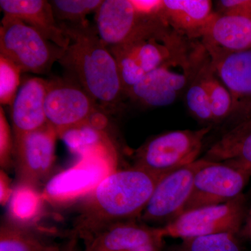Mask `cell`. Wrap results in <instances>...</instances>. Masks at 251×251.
Here are the masks:
<instances>
[{
	"label": "cell",
	"mask_w": 251,
	"mask_h": 251,
	"mask_svg": "<svg viewBox=\"0 0 251 251\" xmlns=\"http://www.w3.org/2000/svg\"><path fill=\"white\" fill-rule=\"evenodd\" d=\"M4 14L14 16L39 31L48 40L66 49L71 40L54 17L52 5L46 0H1Z\"/></svg>",
	"instance_id": "17"
},
{
	"label": "cell",
	"mask_w": 251,
	"mask_h": 251,
	"mask_svg": "<svg viewBox=\"0 0 251 251\" xmlns=\"http://www.w3.org/2000/svg\"><path fill=\"white\" fill-rule=\"evenodd\" d=\"M50 2L59 25L82 26L89 24L86 17L96 12L103 0H52Z\"/></svg>",
	"instance_id": "23"
},
{
	"label": "cell",
	"mask_w": 251,
	"mask_h": 251,
	"mask_svg": "<svg viewBox=\"0 0 251 251\" xmlns=\"http://www.w3.org/2000/svg\"><path fill=\"white\" fill-rule=\"evenodd\" d=\"M21 71L11 61L0 55V103L12 105L21 84Z\"/></svg>",
	"instance_id": "28"
},
{
	"label": "cell",
	"mask_w": 251,
	"mask_h": 251,
	"mask_svg": "<svg viewBox=\"0 0 251 251\" xmlns=\"http://www.w3.org/2000/svg\"><path fill=\"white\" fill-rule=\"evenodd\" d=\"M103 129L97 126L84 125L64 132L59 138L71 151L82 158L100 156L117 161L116 149Z\"/></svg>",
	"instance_id": "19"
},
{
	"label": "cell",
	"mask_w": 251,
	"mask_h": 251,
	"mask_svg": "<svg viewBox=\"0 0 251 251\" xmlns=\"http://www.w3.org/2000/svg\"><path fill=\"white\" fill-rule=\"evenodd\" d=\"M211 126L198 130H175L157 135L137 150L134 166L164 176L198 160Z\"/></svg>",
	"instance_id": "5"
},
{
	"label": "cell",
	"mask_w": 251,
	"mask_h": 251,
	"mask_svg": "<svg viewBox=\"0 0 251 251\" xmlns=\"http://www.w3.org/2000/svg\"><path fill=\"white\" fill-rule=\"evenodd\" d=\"M71 43L59 60L104 111H115L126 96L116 61L96 27L59 25Z\"/></svg>",
	"instance_id": "2"
},
{
	"label": "cell",
	"mask_w": 251,
	"mask_h": 251,
	"mask_svg": "<svg viewBox=\"0 0 251 251\" xmlns=\"http://www.w3.org/2000/svg\"><path fill=\"white\" fill-rule=\"evenodd\" d=\"M251 168L234 161H208L195 176L185 211L228 202L242 195Z\"/></svg>",
	"instance_id": "8"
},
{
	"label": "cell",
	"mask_w": 251,
	"mask_h": 251,
	"mask_svg": "<svg viewBox=\"0 0 251 251\" xmlns=\"http://www.w3.org/2000/svg\"><path fill=\"white\" fill-rule=\"evenodd\" d=\"M57 137L49 124L14 137V163L19 186L37 190L47 181L53 170Z\"/></svg>",
	"instance_id": "9"
},
{
	"label": "cell",
	"mask_w": 251,
	"mask_h": 251,
	"mask_svg": "<svg viewBox=\"0 0 251 251\" xmlns=\"http://www.w3.org/2000/svg\"><path fill=\"white\" fill-rule=\"evenodd\" d=\"M164 176L134 166L107 175L82 198L74 226L75 235L81 237L114 223L140 218Z\"/></svg>",
	"instance_id": "1"
},
{
	"label": "cell",
	"mask_w": 251,
	"mask_h": 251,
	"mask_svg": "<svg viewBox=\"0 0 251 251\" xmlns=\"http://www.w3.org/2000/svg\"><path fill=\"white\" fill-rule=\"evenodd\" d=\"M48 87L49 80L41 77L23 80L11 105L14 137L40 129L49 124L45 111Z\"/></svg>",
	"instance_id": "16"
},
{
	"label": "cell",
	"mask_w": 251,
	"mask_h": 251,
	"mask_svg": "<svg viewBox=\"0 0 251 251\" xmlns=\"http://www.w3.org/2000/svg\"><path fill=\"white\" fill-rule=\"evenodd\" d=\"M45 111L48 123L58 137L82 126L104 128L107 125L103 109L76 82L49 80Z\"/></svg>",
	"instance_id": "6"
},
{
	"label": "cell",
	"mask_w": 251,
	"mask_h": 251,
	"mask_svg": "<svg viewBox=\"0 0 251 251\" xmlns=\"http://www.w3.org/2000/svg\"><path fill=\"white\" fill-rule=\"evenodd\" d=\"M1 194H0V201L1 204H5L9 199H11L13 193H11L9 187V179L3 171H1Z\"/></svg>",
	"instance_id": "33"
},
{
	"label": "cell",
	"mask_w": 251,
	"mask_h": 251,
	"mask_svg": "<svg viewBox=\"0 0 251 251\" xmlns=\"http://www.w3.org/2000/svg\"><path fill=\"white\" fill-rule=\"evenodd\" d=\"M247 210L245 197L242 194L224 204L185 211L161 227L162 232L164 237L182 240L222 232L238 234Z\"/></svg>",
	"instance_id": "7"
},
{
	"label": "cell",
	"mask_w": 251,
	"mask_h": 251,
	"mask_svg": "<svg viewBox=\"0 0 251 251\" xmlns=\"http://www.w3.org/2000/svg\"><path fill=\"white\" fill-rule=\"evenodd\" d=\"M95 14L97 33L108 48L133 40L156 18L140 17L130 0H103Z\"/></svg>",
	"instance_id": "12"
},
{
	"label": "cell",
	"mask_w": 251,
	"mask_h": 251,
	"mask_svg": "<svg viewBox=\"0 0 251 251\" xmlns=\"http://www.w3.org/2000/svg\"><path fill=\"white\" fill-rule=\"evenodd\" d=\"M45 251H64L61 250V249H59L58 247H55V246L54 245H51L50 247L49 248H48ZM65 251H74L72 250V249H71V248H69V249H67V250H65Z\"/></svg>",
	"instance_id": "35"
},
{
	"label": "cell",
	"mask_w": 251,
	"mask_h": 251,
	"mask_svg": "<svg viewBox=\"0 0 251 251\" xmlns=\"http://www.w3.org/2000/svg\"><path fill=\"white\" fill-rule=\"evenodd\" d=\"M163 238H159L145 245L129 251H161L163 248Z\"/></svg>",
	"instance_id": "34"
},
{
	"label": "cell",
	"mask_w": 251,
	"mask_h": 251,
	"mask_svg": "<svg viewBox=\"0 0 251 251\" xmlns=\"http://www.w3.org/2000/svg\"><path fill=\"white\" fill-rule=\"evenodd\" d=\"M137 14L144 18L161 17L163 0H130Z\"/></svg>",
	"instance_id": "31"
},
{
	"label": "cell",
	"mask_w": 251,
	"mask_h": 251,
	"mask_svg": "<svg viewBox=\"0 0 251 251\" xmlns=\"http://www.w3.org/2000/svg\"><path fill=\"white\" fill-rule=\"evenodd\" d=\"M14 143L12 141L11 128L3 108H0V164L4 169L9 168L14 157Z\"/></svg>",
	"instance_id": "29"
},
{
	"label": "cell",
	"mask_w": 251,
	"mask_h": 251,
	"mask_svg": "<svg viewBox=\"0 0 251 251\" xmlns=\"http://www.w3.org/2000/svg\"><path fill=\"white\" fill-rule=\"evenodd\" d=\"M216 3L217 14L238 15L251 18V0H220Z\"/></svg>",
	"instance_id": "30"
},
{
	"label": "cell",
	"mask_w": 251,
	"mask_h": 251,
	"mask_svg": "<svg viewBox=\"0 0 251 251\" xmlns=\"http://www.w3.org/2000/svg\"><path fill=\"white\" fill-rule=\"evenodd\" d=\"M208 161L198 159L165 175L156 185L140 220L166 226L179 217L191 197L195 176Z\"/></svg>",
	"instance_id": "10"
},
{
	"label": "cell",
	"mask_w": 251,
	"mask_h": 251,
	"mask_svg": "<svg viewBox=\"0 0 251 251\" xmlns=\"http://www.w3.org/2000/svg\"><path fill=\"white\" fill-rule=\"evenodd\" d=\"M115 162L105 157H84L76 166L52 178L46 185L44 195L47 199L57 202L85 196L110 174L101 171L103 167L115 171Z\"/></svg>",
	"instance_id": "13"
},
{
	"label": "cell",
	"mask_w": 251,
	"mask_h": 251,
	"mask_svg": "<svg viewBox=\"0 0 251 251\" xmlns=\"http://www.w3.org/2000/svg\"><path fill=\"white\" fill-rule=\"evenodd\" d=\"M201 72L210 102L213 122L214 124L220 123L229 119L232 108V97L227 87L214 72L210 58L204 64Z\"/></svg>",
	"instance_id": "22"
},
{
	"label": "cell",
	"mask_w": 251,
	"mask_h": 251,
	"mask_svg": "<svg viewBox=\"0 0 251 251\" xmlns=\"http://www.w3.org/2000/svg\"><path fill=\"white\" fill-rule=\"evenodd\" d=\"M50 246L29 225L9 218L0 227V251H45Z\"/></svg>",
	"instance_id": "21"
},
{
	"label": "cell",
	"mask_w": 251,
	"mask_h": 251,
	"mask_svg": "<svg viewBox=\"0 0 251 251\" xmlns=\"http://www.w3.org/2000/svg\"><path fill=\"white\" fill-rule=\"evenodd\" d=\"M238 236L243 242H247L251 244V207L247 209Z\"/></svg>",
	"instance_id": "32"
},
{
	"label": "cell",
	"mask_w": 251,
	"mask_h": 251,
	"mask_svg": "<svg viewBox=\"0 0 251 251\" xmlns=\"http://www.w3.org/2000/svg\"><path fill=\"white\" fill-rule=\"evenodd\" d=\"M80 238L84 241L83 251H129L165 237L161 227L130 220L103 226Z\"/></svg>",
	"instance_id": "14"
},
{
	"label": "cell",
	"mask_w": 251,
	"mask_h": 251,
	"mask_svg": "<svg viewBox=\"0 0 251 251\" xmlns=\"http://www.w3.org/2000/svg\"><path fill=\"white\" fill-rule=\"evenodd\" d=\"M116 61L119 75L126 96L146 75L135 57L124 45L109 47Z\"/></svg>",
	"instance_id": "27"
},
{
	"label": "cell",
	"mask_w": 251,
	"mask_h": 251,
	"mask_svg": "<svg viewBox=\"0 0 251 251\" xmlns=\"http://www.w3.org/2000/svg\"><path fill=\"white\" fill-rule=\"evenodd\" d=\"M162 20L181 35L198 40L214 14L209 0H163Z\"/></svg>",
	"instance_id": "18"
},
{
	"label": "cell",
	"mask_w": 251,
	"mask_h": 251,
	"mask_svg": "<svg viewBox=\"0 0 251 251\" xmlns=\"http://www.w3.org/2000/svg\"><path fill=\"white\" fill-rule=\"evenodd\" d=\"M201 70L186 90L185 100L188 111L195 119L201 123L211 126V125L214 122L210 102L203 82Z\"/></svg>",
	"instance_id": "26"
},
{
	"label": "cell",
	"mask_w": 251,
	"mask_h": 251,
	"mask_svg": "<svg viewBox=\"0 0 251 251\" xmlns=\"http://www.w3.org/2000/svg\"><path fill=\"white\" fill-rule=\"evenodd\" d=\"M204 159L234 161L251 168V119L226 133L207 151Z\"/></svg>",
	"instance_id": "20"
},
{
	"label": "cell",
	"mask_w": 251,
	"mask_h": 251,
	"mask_svg": "<svg viewBox=\"0 0 251 251\" xmlns=\"http://www.w3.org/2000/svg\"><path fill=\"white\" fill-rule=\"evenodd\" d=\"M11 199L9 219L16 222L28 225L39 212L41 198L34 188L18 185Z\"/></svg>",
	"instance_id": "25"
},
{
	"label": "cell",
	"mask_w": 251,
	"mask_h": 251,
	"mask_svg": "<svg viewBox=\"0 0 251 251\" xmlns=\"http://www.w3.org/2000/svg\"><path fill=\"white\" fill-rule=\"evenodd\" d=\"M209 58L201 41L193 40L179 53L148 73L127 97L150 108L171 105L186 93Z\"/></svg>",
	"instance_id": "3"
},
{
	"label": "cell",
	"mask_w": 251,
	"mask_h": 251,
	"mask_svg": "<svg viewBox=\"0 0 251 251\" xmlns=\"http://www.w3.org/2000/svg\"><path fill=\"white\" fill-rule=\"evenodd\" d=\"M201 39L209 55L251 49V18L214 12Z\"/></svg>",
	"instance_id": "15"
},
{
	"label": "cell",
	"mask_w": 251,
	"mask_h": 251,
	"mask_svg": "<svg viewBox=\"0 0 251 251\" xmlns=\"http://www.w3.org/2000/svg\"><path fill=\"white\" fill-rule=\"evenodd\" d=\"M214 72L232 99L230 120L238 125L251 119V49L209 55Z\"/></svg>",
	"instance_id": "11"
},
{
	"label": "cell",
	"mask_w": 251,
	"mask_h": 251,
	"mask_svg": "<svg viewBox=\"0 0 251 251\" xmlns=\"http://www.w3.org/2000/svg\"><path fill=\"white\" fill-rule=\"evenodd\" d=\"M238 234H209L183 240L178 251H247Z\"/></svg>",
	"instance_id": "24"
},
{
	"label": "cell",
	"mask_w": 251,
	"mask_h": 251,
	"mask_svg": "<svg viewBox=\"0 0 251 251\" xmlns=\"http://www.w3.org/2000/svg\"><path fill=\"white\" fill-rule=\"evenodd\" d=\"M64 50L18 18L4 15L0 26V55L21 72L47 74Z\"/></svg>",
	"instance_id": "4"
}]
</instances>
